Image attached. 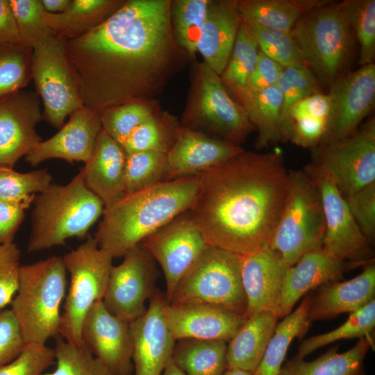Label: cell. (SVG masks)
I'll return each mask as SVG.
<instances>
[{
	"label": "cell",
	"mask_w": 375,
	"mask_h": 375,
	"mask_svg": "<svg viewBox=\"0 0 375 375\" xmlns=\"http://www.w3.org/2000/svg\"><path fill=\"white\" fill-rule=\"evenodd\" d=\"M171 3L130 0L84 35L65 42V53L84 107L99 111L141 102L167 63Z\"/></svg>",
	"instance_id": "obj_1"
},
{
	"label": "cell",
	"mask_w": 375,
	"mask_h": 375,
	"mask_svg": "<svg viewBox=\"0 0 375 375\" xmlns=\"http://www.w3.org/2000/svg\"><path fill=\"white\" fill-rule=\"evenodd\" d=\"M197 176L189 211L208 245L245 256L268 244L289 184L279 151L244 150Z\"/></svg>",
	"instance_id": "obj_2"
},
{
	"label": "cell",
	"mask_w": 375,
	"mask_h": 375,
	"mask_svg": "<svg viewBox=\"0 0 375 375\" xmlns=\"http://www.w3.org/2000/svg\"><path fill=\"white\" fill-rule=\"evenodd\" d=\"M197 176L181 177L125 194L106 206L94 235L98 246L114 258L131 249L192 207Z\"/></svg>",
	"instance_id": "obj_3"
},
{
	"label": "cell",
	"mask_w": 375,
	"mask_h": 375,
	"mask_svg": "<svg viewBox=\"0 0 375 375\" xmlns=\"http://www.w3.org/2000/svg\"><path fill=\"white\" fill-rule=\"evenodd\" d=\"M104 207L86 186L81 169L66 185L51 183L35 198L28 251L64 245L72 238H86Z\"/></svg>",
	"instance_id": "obj_4"
},
{
	"label": "cell",
	"mask_w": 375,
	"mask_h": 375,
	"mask_svg": "<svg viewBox=\"0 0 375 375\" xmlns=\"http://www.w3.org/2000/svg\"><path fill=\"white\" fill-rule=\"evenodd\" d=\"M304 65L329 90L347 73L356 39L342 1L327 3L301 15L290 33Z\"/></svg>",
	"instance_id": "obj_5"
},
{
	"label": "cell",
	"mask_w": 375,
	"mask_h": 375,
	"mask_svg": "<svg viewBox=\"0 0 375 375\" xmlns=\"http://www.w3.org/2000/svg\"><path fill=\"white\" fill-rule=\"evenodd\" d=\"M66 290L67 270L62 258L51 256L21 265L10 309L26 344H46L59 335Z\"/></svg>",
	"instance_id": "obj_6"
},
{
	"label": "cell",
	"mask_w": 375,
	"mask_h": 375,
	"mask_svg": "<svg viewBox=\"0 0 375 375\" xmlns=\"http://www.w3.org/2000/svg\"><path fill=\"white\" fill-rule=\"evenodd\" d=\"M326 224L318 188L303 169L289 171L285 203L269 247L290 267L322 248Z\"/></svg>",
	"instance_id": "obj_7"
},
{
	"label": "cell",
	"mask_w": 375,
	"mask_h": 375,
	"mask_svg": "<svg viewBox=\"0 0 375 375\" xmlns=\"http://www.w3.org/2000/svg\"><path fill=\"white\" fill-rule=\"evenodd\" d=\"M241 258L242 256L208 246L178 283L168 303L208 304L246 317Z\"/></svg>",
	"instance_id": "obj_8"
},
{
	"label": "cell",
	"mask_w": 375,
	"mask_h": 375,
	"mask_svg": "<svg viewBox=\"0 0 375 375\" xmlns=\"http://www.w3.org/2000/svg\"><path fill=\"white\" fill-rule=\"evenodd\" d=\"M62 259L70 282L62 306L59 335L71 344L82 345L83 321L92 306L103 299L113 258L88 235Z\"/></svg>",
	"instance_id": "obj_9"
},
{
	"label": "cell",
	"mask_w": 375,
	"mask_h": 375,
	"mask_svg": "<svg viewBox=\"0 0 375 375\" xmlns=\"http://www.w3.org/2000/svg\"><path fill=\"white\" fill-rule=\"evenodd\" d=\"M32 50V80L43 103L42 117L60 128L68 116L84 107L66 56L65 41L53 34Z\"/></svg>",
	"instance_id": "obj_10"
},
{
	"label": "cell",
	"mask_w": 375,
	"mask_h": 375,
	"mask_svg": "<svg viewBox=\"0 0 375 375\" xmlns=\"http://www.w3.org/2000/svg\"><path fill=\"white\" fill-rule=\"evenodd\" d=\"M312 163L326 172L344 197L375 183V120L350 135L311 149Z\"/></svg>",
	"instance_id": "obj_11"
},
{
	"label": "cell",
	"mask_w": 375,
	"mask_h": 375,
	"mask_svg": "<svg viewBox=\"0 0 375 375\" xmlns=\"http://www.w3.org/2000/svg\"><path fill=\"white\" fill-rule=\"evenodd\" d=\"M303 170L322 199L326 224L322 249L334 257L362 266L374 262L372 244L359 228L332 178L312 162Z\"/></svg>",
	"instance_id": "obj_12"
},
{
	"label": "cell",
	"mask_w": 375,
	"mask_h": 375,
	"mask_svg": "<svg viewBox=\"0 0 375 375\" xmlns=\"http://www.w3.org/2000/svg\"><path fill=\"white\" fill-rule=\"evenodd\" d=\"M158 276L156 261L141 244L128 250L121 263L110 270L102 300L115 317L130 323L147 310L146 302L157 288Z\"/></svg>",
	"instance_id": "obj_13"
},
{
	"label": "cell",
	"mask_w": 375,
	"mask_h": 375,
	"mask_svg": "<svg viewBox=\"0 0 375 375\" xmlns=\"http://www.w3.org/2000/svg\"><path fill=\"white\" fill-rule=\"evenodd\" d=\"M140 244L162 268L167 299L210 246L189 210L147 237Z\"/></svg>",
	"instance_id": "obj_14"
},
{
	"label": "cell",
	"mask_w": 375,
	"mask_h": 375,
	"mask_svg": "<svg viewBox=\"0 0 375 375\" xmlns=\"http://www.w3.org/2000/svg\"><path fill=\"white\" fill-rule=\"evenodd\" d=\"M192 121L239 145L254 128L244 109L229 95L220 76L205 63L199 80Z\"/></svg>",
	"instance_id": "obj_15"
},
{
	"label": "cell",
	"mask_w": 375,
	"mask_h": 375,
	"mask_svg": "<svg viewBox=\"0 0 375 375\" xmlns=\"http://www.w3.org/2000/svg\"><path fill=\"white\" fill-rule=\"evenodd\" d=\"M331 109L322 142L344 138L354 133L375 102V65L360 66L342 77L328 92ZM321 144V143H320Z\"/></svg>",
	"instance_id": "obj_16"
},
{
	"label": "cell",
	"mask_w": 375,
	"mask_h": 375,
	"mask_svg": "<svg viewBox=\"0 0 375 375\" xmlns=\"http://www.w3.org/2000/svg\"><path fill=\"white\" fill-rule=\"evenodd\" d=\"M42 118L33 91L22 89L0 99V166L13 168L42 141L35 129Z\"/></svg>",
	"instance_id": "obj_17"
},
{
	"label": "cell",
	"mask_w": 375,
	"mask_h": 375,
	"mask_svg": "<svg viewBox=\"0 0 375 375\" xmlns=\"http://www.w3.org/2000/svg\"><path fill=\"white\" fill-rule=\"evenodd\" d=\"M81 339L83 345L113 375L132 374L130 324L110 313L102 301L96 302L86 315Z\"/></svg>",
	"instance_id": "obj_18"
},
{
	"label": "cell",
	"mask_w": 375,
	"mask_h": 375,
	"mask_svg": "<svg viewBox=\"0 0 375 375\" xmlns=\"http://www.w3.org/2000/svg\"><path fill=\"white\" fill-rule=\"evenodd\" d=\"M167 302L157 289L146 312L129 323L135 375H161L172 359L176 340L165 315Z\"/></svg>",
	"instance_id": "obj_19"
},
{
	"label": "cell",
	"mask_w": 375,
	"mask_h": 375,
	"mask_svg": "<svg viewBox=\"0 0 375 375\" xmlns=\"http://www.w3.org/2000/svg\"><path fill=\"white\" fill-rule=\"evenodd\" d=\"M362 265L334 257L322 248L302 256L288 267L271 311L278 317L289 315L299 299L310 290L344 280V274Z\"/></svg>",
	"instance_id": "obj_20"
},
{
	"label": "cell",
	"mask_w": 375,
	"mask_h": 375,
	"mask_svg": "<svg viewBox=\"0 0 375 375\" xmlns=\"http://www.w3.org/2000/svg\"><path fill=\"white\" fill-rule=\"evenodd\" d=\"M101 131L100 112L83 107L72 113L54 135L40 142L25 156L26 161L33 167L56 158L86 163Z\"/></svg>",
	"instance_id": "obj_21"
},
{
	"label": "cell",
	"mask_w": 375,
	"mask_h": 375,
	"mask_svg": "<svg viewBox=\"0 0 375 375\" xmlns=\"http://www.w3.org/2000/svg\"><path fill=\"white\" fill-rule=\"evenodd\" d=\"M165 315L176 341L197 339L228 342L247 319L224 308L202 303L167 302Z\"/></svg>",
	"instance_id": "obj_22"
},
{
	"label": "cell",
	"mask_w": 375,
	"mask_h": 375,
	"mask_svg": "<svg viewBox=\"0 0 375 375\" xmlns=\"http://www.w3.org/2000/svg\"><path fill=\"white\" fill-rule=\"evenodd\" d=\"M244 150L239 145L228 141L180 128L174 144L166 154L167 180L197 176Z\"/></svg>",
	"instance_id": "obj_23"
},
{
	"label": "cell",
	"mask_w": 375,
	"mask_h": 375,
	"mask_svg": "<svg viewBox=\"0 0 375 375\" xmlns=\"http://www.w3.org/2000/svg\"><path fill=\"white\" fill-rule=\"evenodd\" d=\"M288 267L268 244L242 256L240 272L247 303V317L272 310Z\"/></svg>",
	"instance_id": "obj_24"
},
{
	"label": "cell",
	"mask_w": 375,
	"mask_h": 375,
	"mask_svg": "<svg viewBox=\"0 0 375 375\" xmlns=\"http://www.w3.org/2000/svg\"><path fill=\"white\" fill-rule=\"evenodd\" d=\"M375 300V264L364 266L362 272L348 281L321 285L311 297L309 320H327L345 312H353Z\"/></svg>",
	"instance_id": "obj_25"
},
{
	"label": "cell",
	"mask_w": 375,
	"mask_h": 375,
	"mask_svg": "<svg viewBox=\"0 0 375 375\" xmlns=\"http://www.w3.org/2000/svg\"><path fill=\"white\" fill-rule=\"evenodd\" d=\"M242 21L238 1H210L197 51L219 76L226 67Z\"/></svg>",
	"instance_id": "obj_26"
},
{
	"label": "cell",
	"mask_w": 375,
	"mask_h": 375,
	"mask_svg": "<svg viewBox=\"0 0 375 375\" xmlns=\"http://www.w3.org/2000/svg\"><path fill=\"white\" fill-rule=\"evenodd\" d=\"M126 153L103 129L89 160L81 169L88 188L108 206L125 194Z\"/></svg>",
	"instance_id": "obj_27"
},
{
	"label": "cell",
	"mask_w": 375,
	"mask_h": 375,
	"mask_svg": "<svg viewBox=\"0 0 375 375\" xmlns=\"http://www.w3.org/2000/svg\"><path fill=\"white\" fill-rule=\"evenodd\" d=\"M278 319L269 310L247 317L228 342L227 368L239 369L253 374L274 333Z\"/></svg>",
	"instance_id": "obj_28"
},
{
	"label": "cell",
	"mask_w": 375,
	"mask_h": 375,
	"mask_svg": "<svg viewBox=\"0 0 375 375\" xmlns=\"http://www.w3.org/2000/svg\"><path fill=\"white\" fill-rule=\"evenodd\" d=\"M372 342V337H363L345 352H338L336 345L311 361L294 356L284 362L278 375H367L364 360Z\"/></svg>",
	"instance_id": "obj_29"
},
{
	"label": "cell",
	"mask_w": 375,
	"mask_h": 375,
	"mask_svg": "<svg viewBox=\"0 0 375 375\" xmlns=\"http://www.w3.org/2000/svg\"><path fill=\"white\" fill-rule=\"evenodd\" d=\"M121 5L119 1L72 0L62 12H45L44 21L56 37L66 42L97 26Z\"/></svg>",
	"instance_id": "obj_30"
},
{
	"label": "cell",
	"mask_w": 375,
	"mask_h": 375,
	"mask_svg": "<svg viewBox=\"0 0 375 375\" xmlns=\"http://www.w3.org/2000/svg\"><path fill=\"white\" fill-rule=\"evenodd\" d=\"M236 96L251 123L258 131V149L265 148L278 141H283V98L277 85L260 91L245 90Z\"/></svg>",
	"instance_id": "obj_31"
},
{
	"label": "cell",
	"mask_w": 375,
	"mask_h": 375,
	"mask_svg": "<svg viewBox=\"0 0 375 375\" xmlns=\"http://www.w3.org/2000/svg\"><path fill=\"white\" fill-rule=\"evenodd\" d=\"M328 1L244 0L238 1L240 12L247 21L262 27L290 33L303 14Z\"/></svg>",
	"instance_id": "obj_32"
},
{
	"label": "cell",
	"mask_w": 375,
	"mask_h": 375,
	"mask_svg": "<svg viewBox=\"0 0 375 375\" xmlns=\"http://www.w3.org/2000/svg\"><path fill=\"white\" fill-rule=\"evenodd\" d=\"M311 295L277 324L262 358L252 375H278L292 340L301 339L311 326L308 317Z\"/></svg>",
	"instance_id": "obj_33"
},
{
	"label": "cell",
	"mask_w": 375,
	"mask_h": 375,
	"mask_svg": "<svg viewBox=\"0 0 375 375\" xmlns=\"http://www.w3.org/2000/svg\"><path fill=\"white\" fill-rule=\"evenodd\" d=\"M226 347L224 341L181 339L176 341L172 359L185 375H222Z\"/></svg>",
	"instance_id": "obj_34"
},
{
	"label": "cell",
	"mask_w": 375,
	"mask_h": 375,
	"mask_svg": "<svg viewBox=\"0 0 375 375\" xmlns=\"http://www.w3.org/2000/svg\"><path fill=\"white\" fill-rule=\"evenodd\" d=\"M258 47L251 28L242 18L226 67L220 76L235 95L244 91L256 65Z\"/></svg>",
	"instance_id": "obj_35"
},
{
	"label": "cell",
	"mask_w": 375,
	"mask_h": 375,
	"mask_svg": "<svg viewBox=\"0 0 375 375\" xmlns=\"http://www.w3.org/2000/svg\"><path fill=\"white\" fill-rule=\"evenodd\" d=\"M374 327L375 300H373L358 310L350 313L347 320L338 328L303 340L296 356L304 358L315 350L340 340L371 338Z\"/></svg>",
	"instance_id": "obj_36"
},
{
	"label": "cell",
	"mask_w": 375,
	"mask_h": 375,
	"mask_svg": "<svg viewBox=\"0 0 375 375\" xmlns=\"http://www.w3.org/2000/svg\"><path fill=\"white\" fill-rule=\"evenodd\" d=\"M166 153L139 151L126 154L124 188L125 194L149 188L168 181Z\"/></svg>",
	"instance_id": "obj_37"
},
{
	"label": "cell",
	"mask_w": 375,
	"mask_h": 375,
	"mask_svg": "<svg viewBox=\"0 0 375 375\" xmlns=\"http://www.w3.org/2000/svg\"><path fill=\"white\" fill-rule=\"evenodd\" d=\"M347 22L359 44L361 66L374 63L375 58V0L342 1Z\"/></svg>",
	"instance_id": "obj_38"
},
{
	"label": "cell",
	"mask_w": 375,
	"mask_h": 375,
	"mask_svg": "<svg viewBox=\"0 0 375 375\" xmlns=\"http://www.w3.org/2000/svg\"><path fill=\"white\" fill-rule=\"evenodd\" d=\"M32 52L22 43L0 44V99L24 89L32 80Z\"/></svg>",
	"instance_id": "obj_39"
},
{
	"label": "cell",
	"mask_w": 375,
	"mask_h": 375,
	"mask_svg": "<svg viewBox=\"0 0 375 375\" xmlns=\"http://www.w3.org/2000/svg\"><path fill=\"white\" fill-rule=\"evenodd\" d=\"M179 128L153 115L133 130L119 144L126 154L139 151L167 154L176 139Z\"/></svg>",
	"instance_id": "obj_40"
},
{
	"label": "cell",
	"mask_w": 375,
	"mask_h": 375,
	"mask_svg": "<svg viewBox=\"0 0 375 375\" xmlns=\"http://www.w3.org/2000/svg\"><path fill=\"white\" fill-rule=\"evenodd\" d=\"M210 2L208 0H178L173 3L172 14L176 41L190 55L197 52Z\"/></svg>",
	"instance_id": "obj_41"
},
{
	"label": "cell",
	"mask_w": 375,
	"mask_h": 375,
	"mask_svg": "<svg viewBox=\"0 0 375 375\" xmlns=\"http://www.w3.org/2000/svg\"><path fill=\"white\" fill-rule=\"evenodd\" d=\"M51 181L52 176L46 169L21 173L13 168L0 166V201L33 202L35 193L44 192Z\"/></svg>",
	"instance_id": "obj_42"
},
{
	"label": "cell",
	"mask_w": 375,
	"mask_h": 375,
	"mask_svg": "<svg viewBox=\"0 0 375 375\" xmlns=\"http://www.w3.org/2000/svg\"><path fill=\"white\" fill-rule=\"evenodd\" d=\"M56 367L42 375H113L84 345L71 344L56 337Z\"/></svg>",
	"instance_id": "obj_43"
},
{
	"label": "cell",
	"mask_w": 375,
	"mask_h": 375,
	"mask_svg": "<svg viewBox=\"0 0 375 375\" xmlns=\"http://www.w3.org/2000/svg\"><path fill=\"white\" fill-rule=\"evenodd\" d=\"M21 43L33 49L53 35L44 21L41 0H10Z\"/></svg>",
	"instance_id": "obj_44"
},
{
	"label": "cell",
	"mask_w": 375,
	"mask_h": 375,
	"mask_svg": "<svg viewBox=\"0 0 375 375\" xmlns=\"http://www.w3.org/2000/svg\"><path fill=\"white\" fill-rule=\"evenodd\" d=\"M245 22L251 30L259 51L266 56L283 67L304 65L299 50L290 33Z\"/></svg>",
	"instance_id": "obj_45"
},
{
	"label": "cell",
	"mask_w": 375,
	"mask_h": 375,
	"mask_svg": "<svg viewBox=\"0 0 375 375\" xmlns=\"http://www.w3.org/2000/svg\"><path fill=\"white\" fill-rule=\"evenodd\" d=\"M276 85L283 98L281 124L295 103L310 95L322 92L318 80L305 65L283 67Z\"/></svg>",
	"instance_id": "obj_46"
},
{
	"label": "cell",
	"mask_w": 375,
	"mask_h": 375,
	"mask_svg": "<svg viewBox=\"0 0 375 375\" xmlns=\"http://www.w3.org/2000/svg\"><path fill=\"white\" fill-rule=\"evenodd\" d=\"M102 129L119 144L151 117V109L142 102L128 103L100 112Z\"/></svg>",
	"instance_id": "obj_47"
},
{
	"label": "cell",
	"mask_w": 375,
	"mask_h": 375,
	"mask_svg": "<svg viewBox=\"0 0 375 375\" xmlns=\"http://www.w3.org/2000/svg\"><path fill=\"white\" fill-rule=\"evenodd\" d=\"M55 365L54 349L47 344L28 343L12 361L0 366V375H42Z\"/></svg>",
	"instance_id": "obj_48"
},
{
	"label": "cell",
	"mask_w": 375,
	"mask_h": 375,
	"mask_svg": "<svg viewBox=\"0 0 375 375\" xmlns=\"http://www.w3.org/2000/svg\"><path fill=\"white\" fill-rule=\"evenodd\" d=\"M20 257L15 243L0 244V310L10 304L17 292Z\"/></svg>",
	"instance_id": "obj_49"
},
{
	"label": "cell",
	"mask_w": 375,
	"mask_h": 375,
	"mask_svg": "<svg viewBox=\"0 0 375 375\" xmlns=\"http://www.w3.org/2000/svg\"><path fill=\"white\" fill-rule=\"evenodd\" d=\"M344 199L359 228L373 244L375 239V183Z\"/></svg>",
	"instance_id": "obj_50"
},
{
	"label": "cell",
	"mask_w": 375,
	"mask_h": 375,
	"mask_svg": "<svg viewBox=\"0 0 375 375\" xmlns=\"http://www.w3.org/2000/svg\"><path fill=\"white\" fill-rule=\"evenodd\" d=\"M26 344L11 309L0 310V366L15 359Z\"/></svg>",
	"instance_id": "obj_51"
},
{
	"label": "cell",
	"mask_w": 375,
	"mask_h": 375,
	"mask_svg": "<svg viewBox=\"0 0 375 375\" xmlns=\"http://www.w3.org/2000/svg\"><path fill=\"white\" fill-rule=\"evenodd\" d=\"M331 109L328 93L318 92L295 103L288 112L281 124L282 137L287 128L294 122L306 117L324 118L328 121Z\"/></svg>",
	"instance_id": "obj_52"
},
{
	"label": "cell",
	"mask_w": 375,
	"mask_h": 375,
	"mask_svg": "<svg viewBox=\"0 0 375 375\" xmlns=\"http://www.w3.org/2000/svg\"><path fill=\"white\" fill-rule=\"evenodd\" d=\"M32 203L0 201V244L13 242L15 235L25 217V210Z\"/></svg>",
	"instance_id": "obj_53"
},
{
	"label": "cell",
	"mask_w": 375,
	"mask_h": 375,
	"mask_svg": "<svg viewBox=\"0 0 375 375\" xmlns=\"http://www.w3.org/2000/svg\"><path fill=\"white\" fill-rule=\"evenodd\" d=\"M283 67L258 50V58L246 90L260 91L276 85Z\"/></svg>",
	"instance_id": "obj_54"
},
{
	"label": "cell",
	"mask_w": 375,
	"mask_h": 375,
	"mask_svg": "<svg viewBox=\"0 0 375 375\" xmlns=\"http://www.w3.org/2000/svg\"><path fill=\"white\" fill-rule=\"evenodd\" d=\"M15 43L21 42L10 1L0 0V44Z\"/></svg>",
	"instance_id": "obj_55"
},
{
	"label": "cell",
	"mask_w": 375,
	"mask_h": 375,
	"mask_svg": "<svg viewBox=\"0 0 375 375\" xmlns=\"http://www.w3.org/2000/svg\"><path fill=\"white\" fill-rule=\"evenodd\" d=\"M72 0H41L44 10L49 13L64 12L70 5Z\"/></svg>",
	"instance_id": "obj_56"
},
{
	"label": "cell",
	"mask_w": 375,
	"mask_h": 375,
	"mask_svg": "<svg viewBox=\"0 0 375 375\" xmlns=\"http://www.w3.org/2000/svg\"><path fill=\"white\" fill-rule=\"evenodd\" d=\"M161 375H185L178 366L173 362L172 359L169 360Z\"/></svg>",
	"instance_id": "obj_57"
},
{
	"label": "cell",
	"mask_w": 375,
	"mask_h": 375,
	"mask_svg": "<svg viewBox=\"0 0 375 375\" xmlns=\"http://www.w3.org/2000/svg\"><path fill=\"white\" fill-rule=\"evenodd\" d=\"M222 375H252V373L235 368H227Z\"/></svg>",
	"instance_id": "obj_58"
}]
</instances>
